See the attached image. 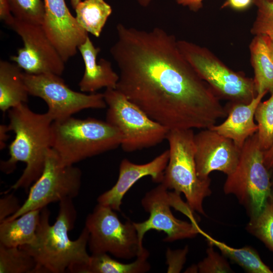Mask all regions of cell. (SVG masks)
Wrapping results in <instances>:
<instances>
[{
	"instance_id": "1",
	"label": "cell",
	"mask_w": 273,
	"mask_h": 273,
	"mask_svg": "<svg viewBox=\"0 0 273 273\" xmlns=\"http://www.w3.org/2000/svg\"><path fill=\"white\" fill-rule=\"evenodd\" d=\"M110 52L119 70L115 89L169 130L205 129L227 116L225 107L180 52L174 35L116 26Z\"/></svg>"
},
{
	"instance_id": "2",
	"label": "cell",
	"mask_w": 273,
	"mask_h": 273,
	"mask_svg": "<svg viewBox=\"0 0 273 273\" xmlns=\"http://www.w3.org/2000/svg\"><path fill=\"white\" fill-rule=\"evenodd\" d=\"M50 214L47 207L41 209L35 240L19 247L34 259V273L72 272L89 262L90 255L86 250L88 231L84 226L76 240L69 238L68 232L74 228L77 216L71 198L59 202L58 215L52 225L49 223Z\"/></svg>"
},
{
	"instance_id": "3",
	"label": "cell",
	"mask_w": 273,
	"mask_h": 273,
	"mask_svg": "<svg viewBox=\"0 0 273 273\" xmlns=\"http://www.w3.org/2000/svg\"><path fill=\"white\" fill-rule=\"evenodd\" d=\"M9 131L15 133L9 147L10 158L1 163V169L6 174L15 169L18 162L26 167L11 189H24L27 192L41 175L49 150L52 148V118L46 112L32 111L26 103L8 110Z\"/></svg>"
},
{
	"instance_id": "4",
	"label": "cell",
	"mask_w": 273,
	"mask_h": 273,
	"mask_svg": "<svg viewBox=\"0 0 273 273\" xmlns=\"http://www.w3.org/2000/svg\"><path fill=\"white\" fill-rule=\"evenodd\" d=\"M52 136V149L63 165L115 149L122 140L120 131L106 121L72 116L53 121Z\"/></svg>"
},
{
	"instance_id": "5",
	"label": "cell",
	"mask_w": 273,
	"mask_h": 273,
	"mask_svg": "<svg viewBox=\"0 0 273 273\" xmlns=\"http://www.w3.org/2000/svg\"><path fill=\"white\" fill-rule=\"evenodd\" d=\"M194 136L192 129L169 130L166 138L169 160L160 184L168 190L183 193L193 211L205 215L203 203L211 194V179H202L198 175Z\"/></svg>"
},
{
	"instance_id": "6",
	"label": "cell",
	"mask_w": 273,
	"mask_h": 273,
	"mask_svg": "<svg viewBox=\"0 0 273 273\" xmlns=\"http://www.w3.org/2000/svg\"><path fill=\"white\" fill-rule=\"evenodd\" d=\"M272 190L270 173L263 160L255 133L241 148L239 163L223 185L226 195H233L250 217L258 215Z\"/></svg>"
},
{
	"instance_id": "7",
	"label": "cell",
	"mask_w": 273,
	"mask_h": 273,
	"mask_svg": "<svg viewBox=\"0 0 273 273\" xmlns=\"http://www.w3.org/2000/svg\"><path fill=\"white\" fill-rule=\"evenodd\" d=\"M178 47L187 61L220 100L249 103L257 95L253 78L227 66L207 48L185 40Z\"/></svg>"
},
{
	"instance_id": "8",
	"label": "cell",
	"mask_w": 273,
	"mask_h": 273,
	"mask_svg": "<svg viewBox=\"0 0 273 273\" xmlns=\"http://www.w3.org/2000/svg\"><path fill=\"white\" fill-rule=\"evenodd\" d=\"M107 105L106 121L122 135L120 146L132 152L157 145L166 139L169 129L151 118L116 89L103 93Z\"/></svg>"
},
{
	"instance_id": "9",
	"label": "cell",
	"mask_w": 273,
	"mask_h": 273,
	"mask_svg": "<svg viewBox=\"0 0 273 273\" xmlns=\"http://www.w3.org/2000/svg\"><path fill=\"white\" fill-rule=\"evenodd\" d=\"M88 245L92 254L109 253L114 257L130 259L148 251L139 238L133 222L122 223L115 211L98 204L86 217Z\"/></svg>"
},
{
	"instance_id": "10",
	"label": "cell",
	"mask_w": 273,
	"mask_h": 273,
	"mask_svg": "<svg viewBox=\"0 0 273 273\" xmlns=\"http://www.w3.org/2000/svg\"><path fill=\"white\" fill-rule=\"evenodd\" d=\"M179 195L174 191L169 192L162 184L145 194L141 203L150 216L144 221L133 222L142 243L145 234L151 230L164 232L166 237L164 241L168 242L193 238L201 233L202 230L196 221L181 220L173 215L171 207L184 214L189 210L188 204L183 202Z\"/></svg>"
},
{
	"instance_id": "11",
	"label": "cell",
	"mask_w": 273,
	"mask_h": 273,
	"mask_svg": "<svg viewBox=\"0 0 273 273\" xmlns=\"http://www.w3.org/2000/svg\"><path fill=\"white\" fill-rule=\"evenodd\" d=\"M82 173L73 165H63L57 153L51 148L43 170L29 189L27 198L20 209L5 220L16 218L32 210L41 209L49 204L66 198L73 199L79 193Z\"/></svg>"
},
{
	"instance_id": "12",
	"label": "cell",
	"mask_w": 273,
	"mask_h": 273,
	"mask_svg": "<svg viewBox=\"0 0 273 273\" xmlns=\"http://www.w3.org/2000/svg\"><path fill=\"white\" fill-rule=\"evenodd\" d=\"M29 95L42 99L47 104V113L53 121L71 117L81 110L107 108L103 94H86L70 88L56 74L23 73Z\"/></svg>"
},
{
	"instance_id": "13",
	"label": "cell",
	"mask_w": 273,
	"mask_h": 273,
	"mask_svg": "<svg viewBox=\"0 0 273 273\" xmlns=\"http://www.w3.org/2000/svg\"><path fill=\"white\" fill-rule=\"evenodd\" d=\"M8 25L23 42V47L18 50L17 55L11 57V60L27 73L62 74L65 62L41 25L24 22L14 17Z\"/></svg>"
},
{
	"instance_id": "14",
	"label": "cell",
	"mask_w": 273,
	"mask_h": 273,
	"mask_svg": "<svg viewBox=\"0 0 273 273\" xmlns=\"http://www.w3.org/2000/svg\"><path fill=\"white\" fill-rule=\"evenodd\" d=\"M194 143L196 168L200 178H209L213 171L228 175L235 170L241 149L232 140L209 128L195 134Z\"/></svg>"
},
{
	"instance_id": "15",
	"label": "cell",
	"mask_w": 273,
	"mask_h": 273,
	"mask_svg": "<svg viewBox=\"0 0 273 273\" xmlns=\"http://www.w3.org/2000/svg\"><path fill=\"white\" fill-rule=\"evenodd\" d=\"M41 26L65 62L75 56L88 36L70 13L65 0H43Z\"/></svg>"
},
{
	"instance_id": "16",
	"label": "cell",
	"mask_w": 273,
	"mask_h": 273,
	"mask_svg": "<svg viewBox=\"0 0 273 273\" xmlns=\"http://www.w3.org/2000/svg\"><path fill=\"white\" fill-rule=\"evenodd\" d=\"M169 155V150H165L152 161L142 164H135L123 159L119 165V175L116 184L98 197V204L108 206L115 211H120L123 197L139 179L150 176L153 182L159 184L162 182Z\"/></svg>"
},
{
	"instance_id": "17",
	"label": "cell",
	"mask_w": 273,
	"mask_h": 273,
	"mask_svg": "<svg viewBox=\"0 0 273 273\" xmlns=\"http://www.w3.org/2000/svg\"><path fill=\"white\" fill-rule=\"evenodd\" d=\"M266 94H258L249 103L229 102L225 107L228 114L226 119L209 128L232 140L241 149L246 140L258 130L254 122L255 111Z\"/></svg>"
},
{
	"instance_id": "18",
	"label": "cell",
	"mask_w": 273,
	"mask_h": 273,
	"mask_svg": "<svg viewBox=\"0 0 273 273\" xmlns=\"http://www.w3.org/2000/svg\"><path fill=\"white\" fill-rule=\"evenodd\" d=\"M78 50L85 66L84 74L78 84L80 91L95 93L103 87L115 89L119 74L114 71L109 61L101 58L97 61L101 50L95 47L88 36Z\"/></svg>"
},
{
	"instance_id": "19",
	"label": "cell",
	"mask_w": 273,
	"mask_h": 273,
	"mask_svg": "<svg viewBox=\"0 0 273 273\" xmlns=\"http://www.w3.org/2000/svg\"><path fill=\"white\" fill-rule=\"evenodd\" d=\"M22 70L16 63L0 61V109L4 113L28 102L29 94Z\"/></svg>"
},
{
	"instance_id": "20",
	"label": "cell",
	"mask_w": 273,
	"mask_h": 273,
	"mask_svg": "<svg viewBox=\"0 0 273 273\" xmlns=\"http://www.w3.org/2000/svg\"><path fill=\"white\" fill-rule=\"evenodd\" d=\"M249 51L257 94L272 93L273 57L267 35H254L250 43Z\"/></svg>"
},
{
	"instance_id": "21",
	"label": "cell",
	"mask_w": 273,
	"mask_h": 273,
	"mask_svg": "<svg viewBox=\"0 0 273 273\" xmlns=\"http://www.w3.org/2000/svg\"><path fill=\"white\" fill-rule=\"evenodd\" d=\"M41 210H30L16 218L0 222V244L17 247L32 244L36 238Z\"/></svg>"
},
{
	"instance_id": "22",
	"label": "cell",
	"mask_w": 273,
	"mask_h": 273,
	"mask_svg": "<svg viewBox=\"0 0 273 273\" xmlns=\"http://www.w3.org/2000/svg\"><path fill=\"white\" fill-rule=\"evenodd\" d=\"M149 252L136 257L130 263H124L111 258L107 253L92 254L89 262L81 273H144L149 271L151 265L147 261Z\"/></svg>"
},
{
	"instance_id": "23",
	"label": "cell",
	"mask_w": 273,
	"mask_h": 273,
	"mask_svg": "<svg viewBox=\"0 0 273 273\" xmlns=\"http://www.w3.org/2000/svg\"><path fill=\"white\" fill-rule=\"evenodd\" d=\"M208 243L216 247L225 257L242 267L249 273H272V270L261 260L259 254L253 247L245 246L240 248L231 247L217 240L202 231Z\"/></svg>"
},
{
	"instance_id": "24",
	"label": "cell",
	"mask_w": 273,
	"mask_h": 273,
	"mask_svg": "<svg viewBox=\"0 0 273 273\" xmlns=\"http://www.w3.org/2000/svg\"><path fill=\"white\" fill-rule=\"evenodd\" d=\"M76 19L87 33L99 37L109 17L111 7L104 0H84L75 8Z\"/></svg>"
},
{
	"instance_id": "25",
	"label": "cell",
	"mask_w": 273,
	"mask_h": 273,
	"mask_svg": "<svg viewBox=\"0 0 273 273\" xmlns=\"http://www.w3.org/2000/svg\"><path fill=\"white\" fill-rule=\"evenodd\" d=\"M35 268L34 259L26 250L0 244V273H34Z\"/></svg>"
},
{
	"instance_id": "26",
	"label": "cell",
	"mask_w": 273,
	"mask_h": 273,
	"mask_svg": "<svg viewBox=\"0 0 273 273\" xmlns=\"http://www.w3.org/2000/svg\"><path fill=\"white\" fill-rule=\"evenodd\" d=\"M248 232L263 242L273 252V188L260 212L246 226Z\"/></svg>"
},
{
	"instance_id": "27",
	"label": "cell",
	"mask_w": 273,
	"mask_h": 273,
	"mask_svg": "<svg viewBox=\"0 0 273 273\" xmlns=\"http://www.w3.org/2000/svg\"><path fill=\"white\" fill-rule=\"evenodd\" d=\"M258 130V142L261 150H268L273 144V93L268 99L260 102L254 114Z\"/></svg>"
},
{
	"instance_id": "28",
	"label": "cell",
	"mask_w": 273,
	"mask_h": 273,
	"mask_svg": "<svg viewBox=\"0 0 273 273\" xmlns=\"http://www.w3.org/2000/svg\"><path fill=\"white\" fill-rule=\"evenodd\" d=\"M13 16L23 21L41 25L44 16L43 0H8Z\"/></svg>"
},
{
	"instance_id": "29",
	"label": "cell",
	"mask_w": 273,
	"mask_h": 273,
	"mask_svg": "<svg viewBox=\"0 0 273 273\" xmlns=\"http://www.w3.org/2000/svg\"><path fill=\"white\" fill-rule=\"evenodd\" d=\"M253 3L257 14L251 33L254 35L273 34V0H254Z\"/></svg>"
},
{
	"instance_id": "30",
	"label": "cell",
	"mask_w": 273,
	"mask_h": 273,
	"mask_svg": "<svg viewBox=\"0 0 273 273\" xmlns=\"http://www.w3.org/2000/svg\"><path fill=\"white\" fill-rule=\"evenodd\" d=\"M208 244V247L206 249L207 256L197 264L198 272L200 273L233 272L225 257L215 251L213 245Z\"/></svg>"
},
{
	"instance_id": "31",
	"label": "cell",
	"mask_w": 273,
	"mask_h": 273,
	"mask_svg": "<svg viewBox=\"0 0 273 273\" xmlns=\"http://www.w3.org/2000/svg\"><path fill=\"white\" fill-rule=\"evenodd\" d=\"M188 247L183 249L172 250L168 249L166 252L168 272H179L186 260Z\"/></svg>"
},
{
	"instance_id": "32",
	"label": "cell",
	"mask_w": 273,
	"mask_h": 273,
	"mask_svg": "<svg viewBox=\"0 0 273 273\" xmlns=\"http://www.w3.org/2000/svg\"><path fill=\"white\" fill-rule=\"evenodd\" d=\"M18 198L13 194L0 199V222L16 213L21 207Z\"/></svg>"
},
{
	"instance_id": "33",
	"label": "cell",
	"mask_w": 273,
	"mask_h": 273,
	"mask_svg": "<svg viewBox=\"0 0 273 273\" xmlns=\"http://www.w3.org/2000/svg\"><path fill=\"white\" fill-rule=\"evenodd\" d=\"M254 0H226L221 6V8L230 7L236 10H243L247 9Z\"/></svg>"
},
{
	"instance_id": "34",
	"label": "cell",
	"mask_w": 273,
	"mask_h": 273,
	"mask_svg": "<svg viewBox=\"0 0 273 273\" xmlns=\"http://www.w3.org/2000/svg\"><path fill=\"white\" fill-rule=\"evenodd\" d=\"M8 0H0V19L8 25L13 19Z\"/></svg>"
},
{
	"instance_id": "35",
	"label": "cell",
	"mask_w": 273,
	"mask_h": 273,
	"mask_svg": "<svg viewBox=\"0 0 273 273\" xmlns=\"http://www.w3.org/2000/svg\"><path fill=\"white\" fill-rule=\"evenodd\" d=\"M204 0H175L179 5L188 8L190 10L197 12L203 7Z\"/></svg>"
},
{
	"instance_id": "36",
	"label": "cell",
	"mask_w": 273,
	"mask_h": 273,
	"mask_svg": "<svg viewBox=\"0 0 273 273\" xmlns=\"http://www.w3.org/2000/svg\"><path fill=\"white\" fill-rule=\"evenodd\" d=\"M263 160L270 173L273 174V144L268 150L263 151Z\"/></svg>"
},
{
	"instance_id": "37",
	"label": "cell",
	"mask_w": 273,
	"mask_h": 273,
	"mask_svg": "<svg viewBox=\"0 0 273 273\" xmlns=\"http://www.w3.org/2000/svg\"><path fill=\"white\" fill-rule=\"evenodd\" d=\"M9 131L8 125L1 124L0 125V148L3 150L6 146V142L7 141L9 135L7 132Z\"/></svg>"
},
{
	"instance_id": "38",
	"label": "cell",
	"mask_w": 273,
	"mask_h": 273,
	"mask_svg": "<svg viewBox=\"0 0 273 273\" xmlns=\"http://www.w3.org/2000/svg\"><path fill=\"white\" fill-rule=\"evenodd\" d=\"M153 0H136L139 4L143 7L148 6Z\"/></svg>"
},
{
	"instance_id": "39",
	"label": "cell",
	"mask_w": 273,
	"mask_h": 273,
	"mask_svg": "<svg viewBox=\"0 0 273 273\" xmlns=\"http://www.w3.org/2000/svg\"><path fill=\"white\" fill-rule=\"evenodd\" d=\"M268 43L273 57V34L267 35Z\"/></svg>"
},
{
	"instance_id": "40",
	"label": "cell",
	"mask_w": 273,
	"mask_h": 273,
	"mask_svg": "<svg viewBox=\"0 0 273 273\" xmlns=\"http://www.w3.org/2000/svg\"><path fill=\"white\" fill-rule=\"evenodd\" d=\"M186 271V272H198V268L197 265H193L189 267Z\"/></svg>"
},
{
	"instance_id": "41",
	"label": "cell",
	"mask_w": 273,
	"mask_h": 273,
	"mask_svg": "<svg viewBox=\"0 0 273 273\" xmlns=\"http://www.w3.org/2000/svg\"><path fill=\"white\" fill-rule=\"evenodd\" d=\"M81 2V0H70V3L72 8L75 9L77 5Z\"/></svg>"
},
{
	"instance_id": "42",
	"label": "cell",
	"mask_w": 273,
	"mask_h": 273,
	"mask_svg": "<svg viewBox=\"0 0 273 273\" xmlns=\"http://www.w3.org/2000/svg\"><path fill=\"white\" fill-rule=\"evenodd\" d=\"M271 183L272 188H273V176H272V178L271 179Z\"/></svg>"
}]
</instances>
